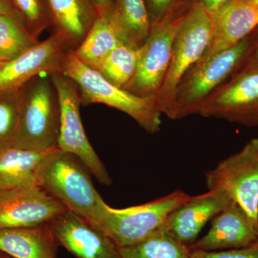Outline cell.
Wrapping results in <instances>:
<instances>
[{
	"mask_svg": "<svg viewBox=\"0 0 258 258\" xmlns=\"http://www.w3.org/2000/svg\"><path fill=\"white\" fill-rule=\"evenodd\" d=\"M58 246L49 223L0 230V252L13 258H57Z\"/></svg>",
	"mask_w": 258,
	"mask_h": 258,
	"instance_id": "obj_18",
	"label": "cell"
},
{
	"mask_svg": "<svg viewBox=\"0 0 258 258\" xmlns=\"http://www.w3.org/2000/svg\"><path fill=\"white\" fill-rule=\"evenodd\" d=\"M7 254L3 253V252H0V258H5L6 257Z\"/></svg>",
	"mask_w": 258,
	"mask_h": 258,
	"instance_id": "obj_35",
	"label": "cell"
},
{
	"mask_svg": "<svg viewBox=\"0 0 258 258\" xmlns=\"http://www.w3.org/2000/svg\"><path fill=\"white\" fill-rule=\"evenodd\" d=\"M244 1L249 2V3H252V4L257 5V6H258V0H244Z\"/></svg>",
	"mask_w": 258,
	"mask_h": 258,
	"instance_id": "obj_34",
	"label": "cell"
},
{
	"mask_svg": "<svg viewBox=\"0 0 258 258\" xmlns=\"http://www.w3.org/2000/svg\"><path fill=\"white\" fill-rule=\"evenodd\" d=\"M20 114L12 147L32 151L57 148L60 111L58 97L48 75H40L18 90Z\"/></svg>",
	"mask_w": 258,
	"mask_h": 258,
	"instance_id": "obj_3",
	"label": "cell"
},
{
	"mask_svg": "<svg viewBox=\"0 0 258 258\" xmlns=\"http://www.w3.org/2000/svg\"><path fill=\"white\" fill-rule=\"evenodd\" d=\"M5 258H13V257H10L9 255H8V254H7L6 257H5Z\"/></svg>",
	"mask_w": 258,
	"mask_h": 258,
	"instance_id": "obj_36",
	"label": "cell"
},
{
	"mask_svg": "<svg viewBox=\"0 0 258 258\" xmlns=\"http://www.w3.org/2000/svg\"><path fill=\"white\" fill-rule=\"evenodd\" d=\"M114 0H91L98 10V16L109 18Z\"/></svg>",
	"mask_w": 258,
	"mask_h": 258,
	"instance_id": "obj_31",
	"label": "cell"
},
{
	"mask_svg": "<svg viewBox=\"0 0 258 258\" xmlns=\"http://www.w3.org/2000/svg\"><path fill=\"white\" fill-rule=\"evenodd\" d=\"M60 104V132L57 147L79 158L100 184L109 186L112 180L104 164L90 143L83 128L79 86L60 71L50 75Z\"/></svg>",
	"mask_w": 258,
	"mask_h": 258,
	"instance_id": "obj_7",
	"label": "cell"
},
{
	"mask_svg": "<svg viewBox=\"0 0 258 258\" xmlns=\"http://www.w3.org/2000/svg\"><path fill=\"white\" fill-rule=\"evenodd\" d=\"M60 72L79 86L81 104L101 103L128 115L149 134L161 129V111L154 97H139L117 87L80 61L74 51L64 55Z\"/></svg>",
	"mask_w": 258,
	"mask_h": 258,
	"instance_id": "obj_2",
	"label": "cell"
},
{
	"mask_svg": "<svg viewBox=\"0 0 258 258\" xmlns=\"http://www.w3.org/2000/svg\"><path fill=\"white\" fill-rule=\"evenodd\" d=\"M257 240L258 220L233 201L213 219L208 233L189 249L203 252L240 249Z\"/></svg>",
	"mask_w": 258,
	"mask_h": 258,
	"instance_id": "obj_15",
	"label": "cell"
},
{
	"mask_svg": "<svg viewBox=\"0 0 258 258\" xmlns=\"http://www.w3.org/2000/svg\"><path fill=\"white\" fill-rule=\"evenodd\" d=\"M189 258H203L200 251L197 249H190Z\"/></svg>",
	"mask_w": 258,
	"mask_h": 258,
	"instance_id": "obj_33",
	"label": "cell"
},
{
	"mask_svg": "<svg viewBox=\"0 0 258 258\" xmlns=\"http://www.w3.org/2000/svg\"><path fill=\"white\" fill-rule=\"evenodd\" d=\"M181 18L166 19L152 25L147 40L138 50L137 71L123 89L139 97L156 98L169 63Z\"/></svg>",
	"mask_w": 258,
	"mask_h": 258,
	"instance_id": "obj_9",
	"label": "cell"
},
{
	"mask_svg": "<svg viewBox=\"0 0 258 258\" xmlns=\"http://www.w3.org/2000/svg\"><path fill=\"white\" fill-rule=\"evenodd\" d=\"M247 67L258 69V27L250 35V45L242 69Z\"/></svg>",
	"mask_w": 258,
	"mask_h": 258,
	"instance_id": "obj_29",
	"label": "cell"
},
{
	"mask_svg": "<svg viewBox=\"0 0 258 258\" xmlns=\"http://www.w3.org/2000/svg\"><path fill=\"white\" fill-rule=\"evenodd\" d=\"M257 27V5L244 0L231 2L213 15L212 37L201 59L235 46L250 35Z\"/></svg>",
	"mask_w": 258,
	"mask_h": 258,
	"instance_id": "obj_16",
	"label": "cell"
},
{
	"mask_svg": "<svg viewBox=\"0 0 258 258\" xmlns=\"http://www.w3.org/2000/svg\"><path fill=\"white\" fill-rule=\"evenodd\" d=\"M137 50L120 44L102 62L97 71L112 84L117 87L124 88L137 71Z\"/></svg>",
	"mask_w": 258,
	"mask_h": 258,
	"instance_id": "obj_24",
	"label": "cell"
},
{
	"mask_svg": "<svg viewBox=\"0 0 258 258\" xmlns=\"http://www.w3.org/2000/svg\"><path fill=\"white\" fill-rule=\"evenodd\" d=\"M68 209L40 186L0 193V230L49 223Z\"/></svg>",
	"mask_w": 258,
	"mask_h": 258,
	"instance_id": "obj_12",
	"label": "cell"
},
{
	"mask_svg": "<svg viewBox=\"0 0 258 258\" xmlns=\"http://www.w3.org/2000/svg\"><path fill=\"white\" fill-rule=\"evenodd\" d=\"M1 192H2V191H0V193H1Z\"/></svg>",
	"mask_w": 258,
	"mask_h": 258,
	"instance_id": "obj_37",
	"label": "cell"
},
{
	"mask_svg": "<svg viewBox=\"0 0 258 258\" xmlns=\"http://www.w3.org/2000/svg\"><path fill=\"white\" fill-rule=\"evenodd\" d=\"M91 174L79 157L57 147L42 160L37 182L70 211L96 225L106 203L95 188Z\"/></svg>",
	"mask_w": 258,
	"mask_h": 258,
	"instance_id": "obj_1",
	"label": "cell"
},
{
	"mask_svg": "<svg viewBox=\"0 0 258 258\" xmlns=\"http://www.w3.org/2000/svg\"><path fill=\"white\" fill-rule=\"evenodd\" d=\"M17 13L12 0H0V16Z\"/></svg>",
	"mask_w": 258,
	"mask_h": 258,
	"instance_id": "obj_32",
	"label": "cell"
},
{
	"mask_svg": "<svg viewBox=\"0 0 258 258\" xmlns=\"http://www.w3.org/2000/svg\"><path fill=\"white\" fill-rule=\"evenodd\" d=\"M39 42L18 13L0 16V62L16 58Z\"/></svg>",
	"mask_w": 258,
	"mask_h": 258,
	"instance_id": "obj_22",
	"label": "cell"
},
{
	"mask_svg": "<svg viewBox=\"0 0 258 258\" xmlns=\"http://www.w3.org/2000/svg\"><path fill=\"white\" fill-rule=\"evenodd\" d=\"M120 258H189L190 249L165 230L133 245L119 247Z\"/></svg>",
	"mask_w": 258,
	"mask_h": 258,
	"instance_id": "obj_23",
	"label": "cell"
},
{
	"mask_svg": "<svg viewBox=\"0 0 258 258\" xmlns=\"http://www.w3.org/2000/svg\"><path fill=\"white\" fill-rule=\"evenodd\" d=\"M108 18L120 42L135 49L143 45L152 28L145 0H114Z\"/></svg>",
	"mask_w": 258,
	"mask_h": 258,
	"instance_id": "obj_20",
	"label": "cell"
},
{
	"mask_svg": "<svg viewBox=\"0 0 258 258\" xmlns=\"http://www.w3.org/2000/svg\"><path fill=\"white\" fill-rule=\"evenodd\" d=\"M199 251L203 258H258V240L248 247L243 248L213 252Z\"/></svg>",
	"mask_w": 258,
	"mask_h": 258,
	"instance_id": "obj_28",
	"label": "cell"
},
{
	"mask_svg": "<svg viewBox=\"0 0 258 258\" xmlns=\"http://www.w3.org/2000/svg\"><path fill=\"white\" fill-rule=\"evenodd\" d=\"M199 115L258 126V69L240 70L209 97Z\"/></svg>",
	"mask_w": 258,
	"mask_h": 258,
	"instance_id": "obj_10",
	"label": "cell"
},
{
	"mask_svg": "<svg viewBox=\"0 0 258 258\" xmlns=\"http://www.w3.org/2000/svg\"><path fill=\"white\" fill-rule=\"evenodd\" d=\"M20 114L18 91L0 93V149L12 147Z\"/></svg>",
	"mask_w": 258,
	"mask_h": 258,
	"instance_id": "obj_26",
	"label": "cell"
},
{
	"mask_svg": "<svg viewBox=\"0 0 258 258\" xmlns=\"http://www.w3.org/2000/svg\"><path fill=\"white\" fill-rule=\"evenodd\" d=\"M145 2L152 26L166 19L179 18L174 13L179 0H145Z\"/></svg>",
	"mask_w": 258,
	"mask_h": 258,
	"instance_id": "obj_27",
	"label": "cell"
},
{
	"mask_svg": "<svg viewBox=\"0 0 258 258\" xmlns=\"http://www.w3.org/2000/svg\"><path fill=\"white\" fill-rule=\"evenodd\" d=\"M120 44L109 18L98 16L81 45L73 51L83 64L98 71L102 62Z\"/></svg>",
	"mask_w": 258,
	"mask_h": 258,
	"instance_id": "obj_21",
	"label": "cell"
},
{
	"mask_svg": "<svg viewBox=\"0 0 258 258\" xmlns=\"http://www.w3.org/2000/svg\"><path fill=\"white\" fill-rule=\"evenodd\" d=\"M208 189H221L258 220V137L205 174Z\"/></svg>",
	"mask_w": 258,
	"mask_h": 258,
	"instance_id": "obj_8",
	"label": "cell"
},
{
	"mask_svg": "<svg viewBox=\"0 0 258 258\" xmlns=\"http://www.w3.org/2000/svg\"><path fill=\"white\" fill-rule=\"evenodd\" d=\"M234 0H196L195 3L202 5L207 11L213 15L220 8L225 5L229 4Z\"/></svg>",
	"mask_w": 258,
	"mask_h": 258,
	"instance_id": "obj_30",
	"label": "cell"
},
{
	"mask_svg": "<svg viewBox=\"0 0 258 258\" xmlns=\"http://www.w3.org/2000/svg\"><path fill=\"white\" fill-rule=\"evenodd\" d=\"M213 31V15L202 5H193L184 15L176 32L170 63L156 96L161 114L171 118L175 91L185 74L203 57Z\"/></svg>",
	"mask_w": 258,
	"mask_h": 258,
	"instance_id": "obj_5",
	"label": "cell"
},
{
	"mask_svg": "<svg viewBox=\"0 0 258 258\" xmlns=\"http://www.w3.org/2000/svg\"><path fill=\"white\" fill-rule=\"evenodd\" d=\"M69 50L64 39L54 33L16 58L0 62V93L18 91L37 76L60 71Z\"/></svg>",
	"mask_w": 258,
	"mask_h": 258,
	"instance_id": "obj_11",
	"label": "cell"
},
{
	"mask_svg": "<svg viewBox=\"0 0 258 258\" xmlns=\"http://www.w3.org/2000/svg\"><path fill=\"white\" fill-rule=\"evenodd\" d=\"M249 45L250 35L235 46L197 62L178 84L170 119L199 114L209 97L242 69Z\"/></svg>",
	"mask_w": 258,
	"mask_h": 258,
	"instance_id": "obj_4",
	"label": "cell"
},
{
	"mask_svg": "<svg viewBox=\"0 0 258 258\" xmlns=\"http://www.w3.org/2000/svg\"><path fill=\"white\" fill-rule=\"evenodd\" d=\"M176 190L149 203L123 209L105 207L96 227L119 247L133 245L164 230L168 217L191 198Z\"/></svg>",
	"mask_w": 258,
	"mask_h": 258,
	"instance_id": "obj_6",
	"label": "cell"
},
{
	"mask_svg": "<svg viewBox=\"0 0 258 258\" xmlns=\"http://www.w3.org/2000/svg\"><path fill=\"white\" fill-rule=\"evenodd\" d=\"M232 202L221 189H209L202 195L191 196L169 215L164 230L189 248L197 242L207 222L213 220Z\"/></svg>",
	"mask_w": 258,
	"mask_h": 258,
	"instance_id": "obj_14",
	"label": "cell"
},
{
	"mask_svg": "<svg viewBox=\"0 0 258 258\" xmlns=\"http://www.w3.org/2000/svg\"><path fill=\"white\" fill-rule=\"evenodd\" d=\"M12 3L28 31L37 40L51 27L50 14L44 0H12Z\"/></svg>",
	"mask_w": 258,
	"mask_h": 258,
	"instance_id": "obj_25",
	"label": "cell"
},
{
	"mask_svg": "<svg viewBox=\"0 0 258 258\" xmlns=\"http://www.w3.org/2000/svg\"><path fill=\"white\" fill-rule=\"evenodd\" d=\"M55 149L44 151L13 147L0 149V191L38 186L37 176L40 164Z\"/></svg>",
	"mask_w": 258,
	"mask_h": 258,
	"instance_id": "obj_19",
	"label": "cell"
},
{
	"mask_svg": "<svg viewBox=\"0 0 258 258\" xmlns=\"http://www.w3.org/2000/svg\"><path fill=\"white\" fill-rule=\"evenodd\" d=\"M54 33L64 39L70 50L81 45L98 17L91 0H44Z\"/></svg>",
	"mask_w": 258,
	"mask_h": 258,
	"instance_id": "obj_17",
	"label": "cell"
},
{
	"mask_svg": "<svg viewBox=\"0 0 258 258\" xmlns=\"http://www.w3.org/2000/svg\"><path fill=\"white\" fill-rule=\"evenodd\" d=\"M59 245L76 258H120L119 247L101 229L74 212L49 222Z\"/></svg>",
	"mask_w": 258,
	"mask_h": 258,
	"instance_id": "obj_13",
	"label": "cell"
}]
</instances>
